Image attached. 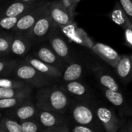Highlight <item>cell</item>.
<instances>
[{"instance_id":"6da1fadb","label":"cell","mask_w":132,"mask_h":132,"mask_svg":"<svg viewBox=\"0 0 132 132\" xmlns=\"http://www.w3.org/2000/svg\"><path fill=\"white\" fill-rule=\"evenodd\" d=\"M72 97L56 84L39 88L35 95V104L39 109L67 114L72 103Z\"/></svg>"},{"instance_id":"7a4b0ae2","label":"cell","mask_w":132,"mask_h":132,"mask_svg":"<svg viewBox=\"0 0 132 132\" xmlns=\"http://www.w3.org/2000/svg\"><path fill=\"white\" fill-rule=\"evenodd\" d=\"M68 111L73 122L75 124L91 127L97 132L105 131L96 114L93 101L89 102L73 99Z\"/></svg>"},{"instance_id":"3957f363","label":"cell","mask_w":132,"mask_h":132,"mask_svg":"<svg viewBox=\"0 0 132 132\" xmlns=\"http://www.w3.org/2000/svg\"><path fill=\"white\" fill-rule=\"evenodd\" d=\"M11 77L20 79L37 89L53 85L57 81L41 73L25 60L18 62Z\"/></svg>"},{"instance_id":"277c9868","label":"cell","mask_w":132,"mask_h":132,"mask_svg":"<svg viewBox=\"0 0 132 132\" xmlns=\"http://www.w3.org/2000/svg\"><path fill=\"white\" fill-rule=\"evenodd\" d=\"M56 27L57 26L50 18L47 10V12L29 30L26 36L34 46L37 43L49 40Z\"/></svg>"},{"instance_id":"5b68a950","label":"cell","mask_w":132,"mask_h":132,"mask_svg":"<svg viewBox=\"0 0 132 132\" xmlns=\"http://www.w3.org/2000/svg\"><path fill=\"white\" fill-rule=\"evenodd\" d=\"M94 108L101 123L105 129V131H119L126 121L125 119L118 118L112 109L106 106L95 103Z\"/></svg>"},{"instance_id":"8992f818","label":"cell","mask_w":132,"mask_h":132,"mask_svg":"<svg viewBox=\"0 0 132 132\" xmlns=\"http://www.w3.org/2000/svg\"><path fill=\"white\" fill-rule=\"evenodd\" d=\"M48 13L53 22L60 28L73 23V15L63 0L50 2L48 8Z\"/></svg>"},{"instance_id":"52a82bcc","label":"cell","mask_w":132,"mask_h":132,"mask_svg":"<svg viewBox=\"0 0 132 132\" xmlns=\"http://www.w3.org/2000/svg\"><path fill=\"white\" fill-rule=\"evenodd\" d=\"M50 2L38 6L28 12L27 14L21 16L13 29L16 33H21L26 35L29 30L35 25V23L47 12Z\"/></svg>"},{"instance_id":"ba28073f","label":"cell","mask_w":132,"mask_h":132,"mask_svg":"<svg viewBox=\"0 0 132 132\" xmlns=\"http://www.w3.org/2000/svg\"><path fill=\"white\" fill-rule=\"evenodd\" d=\"M34 50L32 51V56L35 57L51 64L61 71H63L68 65L63 59H61L51 48L50 44H46L44 42L34 45Z\"/></svg>"},{"instance_id":"9c48e42d","label":"cell","mask_w":132,"mask_h":132,"mask_svg":"<svg viewBox=\"0 0 132 132\" xmlns=\"http://www.w3.org/2000/svg\"><path fill=\"white\" fill-rule=\"evenodd\" d=\"M39 109L32 100L26 101L15 108L6 109L3 115L17 120L21 122L23 121L39 118Z\"/></svg>"},{"instance_id":"30bf717a","label":"cell","mask_w":132,"mask_h":132,"mask_svg":"<svg viewBox=\"0 0 132 132\" xmlns=\"http://www.w3.org/2000/svg\"><path fill=\"white\" fill-rule=\"evenodd\" d=\"M48 1L46 0H32L29 2H24V1H13L10 5L5 7L2 13L1 17L4 16H18L21 17L35 8L40 6Z\"/></svg>"},{"instance_id":"8fae6325","label":"cell","mask_w":132,"mask_h":132,"mask_svg":"<svg viewBox=\"0 0 132 132\" xmlns=\"http://www.w3.org/2000/svg\"><path fill=\"white\" fill-rule=\"evenodd\" d=\"M62 87L69 96L76 100L89 102L93 101L94 93L92 90L87 84L79 80L63 83Z\"/></svg>"},{"instance_id":"7c38bea8","label":"cell","mask_w":132,"mask_h":132,"mask_svg":"<svg viewBox=\"0 0 132 132\" xmlns=\"http://www.w3.org/2000/svg\"><path fill=\"white\" fill-rule=\"evenodd\" d=\"M48 42L53 51L67 64H70V63L74 61L72 58L70 47L63 38L59 26L56 28V29L50 37Z\"/></svg>"},{"instance_id":"4fadbf2b","label":"cell","mask_w":132,"mask_h":132,"mask_svg":"<svg viewBox=\"0 0 132 132\" xmlns=\"http://www.w3.org/2000/svg\"><path fill=\"white\" fill-rule=\"evenodd\" d=\"M101 90L108 101L118 109L121 116H132V106L121 91H114L105 87H101Z\"/></svg>"},{"instance_id":"5bb4252c","label":"cell","mask_w":132,"mask_h":132,"mask_svg":"<svg viewBox=\"0 0 132 132\" xmlns=\"http://www.w3.org/2000/svg\"><path fill=\"white\" fill-rule=\"evenodd\" d=\"M91 50L95 54L114 69L121 58V56H120L115 50L104 43H94Z\"/></svg>"},{"instance_id":"9a60e30c","label":"cell","mask_w":132,"mask_h":132,"mask_svg":"<svg viewBox=\"0 0 132 132\" xmlns=\"http://www.w3.org/2000/svg\"><path fill=\"white\" fill-rule=\"evenodd\" d=\"M25 60H26L29 63H30L32 67L37 69L41 73L46 74L48 77H50L56 80L61 79L63 75V71L56 68V67L49 64L32 55H27L25 56Z\"/></svg>"},{"instance_id":"2e32d148","label":"cell","mask_w":132,"mask_h":132,"mask_svg":"<svg viewBox=\"0 0 132 132\" xmlns=\"http://www.w3.org/2000/svg\"><path fill=\"white\" fill-rule=\"evenodd\" d=\"M39 120L44 128L55 125L69 124L70 122L69 118L67 114L48 111L41 109H39Z\"/></svg>"},{"instance_id":"e0dca14e","label":"cell","mask_w":132,"mask_h":132,"mask_svg":"<svg viewBox=\"0 0 132 132\" xmlns=\"http://www.w3.org/2000/svg\"><path fill=\"white\" fill-rule=\"evenodd\" d=\"M32 46V43L26 35L15 32L11 53L17 56H26Z\"/></svg>"},{"instance_id":"ac0fdd59","label":"cell","mask_w":132,"mask_h":132,"mask_svg":"<svg viewBox=\"0 0 132 132\" xmlns=\"http://www.w3.org/2000/svg\"><path fill=\"white\" fill-rule=\"evenodd\" d=\"M93 71L101 87H105L114 91H121L118 83L107 70L103 67H97L93 69Z\"/></svg>"},{"instance_id":"d6986e66","label":"cell","mask_w":132,"mask_h":132,"mask_svg":"<svg viewBox=\"0 0 132 132\" xmlns=\"http://www.w3.org/2000/svg\"><path fill=\"white\" fill-rule=\"evenodd\" d=\"M119 78L125 83L132 80V55L121 56V58L115 68Z\"/></svg>"},{"instance_id":"ffe728a7","label":"cell","mask_w":132,"mask_h":132,"mask_svg":"<svg viewBox=\"0 0 132 132\" xmlns=\"http://www.w3.org/2000/svg\"><path fill=\"white\" fill-rule=\"evenodd\" d=\"M83 71L84 69L82 64L73 61L67 65L65 70L63 71V75L60 80L63 83L77 80L82 77Z\"/></svg>"},{"instance_id":"44dd1931","label":"cell","mask_w":132,"mask_h":132,"mask_svg":"<svg viewBox=\"0 0 132 132\" xmlns=\"http://www.w3.org/2000/svg\"><path fill=\"white\" fill-rule=\"evenodd\" d=\"M111 19L117 25L122 27L124 29L132 27V23L120 2H117L111 13Z\"/></svg>"},{"instance_id":"7402d4cb","label":"cell","mask_w":132,"mask_h":132,"mask_svg":"<svg viewBox=\"0 0 132 132\" xmlns=\"http://www.w3.org/2000/svg\"><path fill=\"white\" fill-rule=\"evenodd\" d=\"M33 86L29 84L26 87L17 88L0 87V98H9L16 97H31Z\"/></svg>"},{"instance_id":"603a6c76","label":"cell","mask_w":132,"mask_h":132,"mask_svg":"<svg viewBox=\"0 0 132 132\" xmlns=\"http://www.w3.org/2000/svg\"><path fill=\"white\" fill-rule=\"evenodd\" d=\"M0 132H22L21 123L2 114L0 121Z\"/></svg>"},{"instance_id":"cb8c5ba5","label":"cell","mask_w":132,"mask_h":132,"mask_svg":"<svg viewBox=\"0 0 132 132\" xmlns=\"http://www.w3.org/2000/svg\"><path fill=\"white\" fill-rule=\"evenodd\" d=\"M15 33L2 32L0 35V54L1 57L7 56L11 53L12 45Z\"/></svg>"},{"instance_id":"d4e9b609","label":"cell","mask_w":132,"mask_h":132,"mask_svg":"<svg viewBox=\"0 0 132 132\" xmlns=\"http://www.w3.org/2000/svg\"><path fill=\"white\" fill-rule=\"evenodd\" d=\"M19 60L8 59L6 56L1 57L0 61V76L1 77H11Z\"/></svg>"},{"instance_id":"484cf974","label":"cell","mask_w":132,"mask_h":132,"mask_svg":"<svg viewBox=\"0 0 132 132\" xmlns=\"http://www.w3.org/2000/svg\"><path fill=\"white\" fill-rule=\"evenodd\" d=\"M30 100H32L31 97H9V98H0V108L1 110L13 108Z\"/></svg>"},{"instance_id":"4316f807","label":"cell","mask_w":132,"mask_h":132,"mask_svg":"<svg viewBox=\"0 0 132 132\" xmlns=\"http://www.w3.org/2000/svg\"><path fill=\"white\" fill-rule=\"evenodd\" d=\"M22 132H43V126L39 118L21 121Z\"/></svg>"},{"instance_id":"83f0119b","label":"cell","mask_w":132,"mask_h":132,"mask_svg":"<svg viewBox=\"0 0 132 132\" xmlns=\"http://www.w3.org/2000/svg\"><path fill=\"white\" fill-rule=\"evenodd\" d=\"M27 85H29V84H27L26 82L15 77H1L0 79V87L17 88L26 87Z\"/></svg>"},{"instance_id":"f1b7e54d","label":"cell","mask_w":132,"mask_h":132,"mask_svg":"<svg viewBox=\"0 0 132 132\" xmlns=\"http://www.w3.org/2000/svg\"><path fill=\"white\" fill-rule=\"evenodd\" d=\"M20 17L18 16H4L1 17L0 19V26L2 29L5 30H11L14 29Z\"/></svg>"},{"instance_id":"f546056e","label":"cell","mask_w":132,"mask_h":132,"mask_svg":"<svg viewBox=\"0 0 132 132\" xmlns=\"http://www.w3.org/2000/svg\"><path fill=\"white\" fill-rule=\"evenodd\" d=\"M70 124H63L60 125H55L49 128H45L43 132H70Z\"/></svg>"},{"instance_id":"4dcf8cb0","label":"cell","mask_w":132,"mask_h":132,"mask_svg":"<svg viewBox=\"0 0 132 132\" xmlns=\"http://www.w3.org/2000/svg\"><path fill=\"white\" fill-rule=\"evenodd\" d=\"M119 2L132 23V0H119Z\"/></svg>"},{"instance_id":"1f68e13d","label":"cell","mask_w":132,"mask_h":132,"mask_svg":"<svg viewBox=\"0 0 132 132\" xmlns=\"http://www.w3.org/2000/svg\"><path fill=\"white\" fill-rule=\"evenodd\" d=\"M71 132H97L96 129L84 125H79V124H75L73 125V127L70 128Z\"/></svg>"},{"instance_id":"d6a6232c","label":"cell","mask_w":132,"mask_h":132,"mask_svg":"<svg viewBox=\"0 0 132 132\" xmlns=\"http://www.w3.org/2000/svg\"><path fill=\"white\" fill-rule=\"evenodd\" d=\"M125 44L132 48V27L125 29Z\"/></svg>"},{"instance_id":"836d02e7","label":"cell","mask_w":132,"mask_h":132,"mask_svg":"<svg viewBox=\"0 0 132 132\" xmlns=\"http://www.w3.org/2000/svg\"><path fill=\"white\" fill-rule=\"evenodd\" d=\"M119 132H132V118L126 120Z\"/></svg>"},{"instance_id":"e575fe53","label":"cell","mask_w":132,"mask_h":132,"mask_svg":"<svg viewBox=\"0 0 132 132\" xmlns=\"http://www.w3.org/2000/svg\"><path fill=\"white\" fill-rule=\"evenodd\" d=\"M68 3V5L70 6V9H73V8H75V6L78 4V2L80 0H66Z\"/></svg>"},{"instance_id":"d590c367","label":"cell","mask_w":132,"mask_h":132,"mask_svg":"<svg viewBox=\"0 0 132 132\" xmlns=\"http://www.w3.org/2000/svg\"><path fill=\"white\" fill-rule=\"evenodd\" d=\"M14 1H24V2H29V1H32V0H14Z\"/></svg>"}]
</instances>
